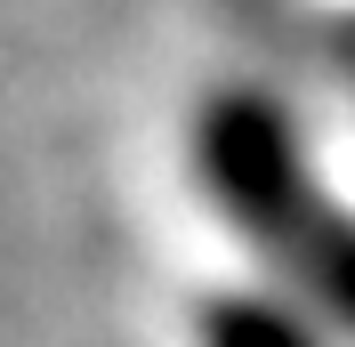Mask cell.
Returning a JSON list of instances; mask_svg holds the SVG:
<instances>
[{"mask_svg": "<svg viewBox=\"0 0 355 347\" xmlns=\"http://www.w3.org/2000/svg\"><path fill=\"white\" fill-rule=\"evenodd\" d=\"M178 162H186L194 202L259 259V275L283 259L291 242L323 218V202H331L299 105H291L283 89H266V81H210L194 105H186Z\"/></svg>", "mask_w": 355, "mask_h": 347, "instance_id": "6da1fadb", "label": "cell"}, {"mask_svg": "<svg viewBox=\"0 0 355 347\" xmlns=\"http://www.w3.org/2000/svg\"><path fill=\"white\" fill-rule=\"evenodd\" d=\"M186 339L194 347H339L331 331H323V315H315L291 282H275V275H234V282L194 291Z\"/></svg>", "mask_w": 355, "mask_h": 347, "instance_id": "7a4b0ae2", "label": "cell"}, {"mask_svg": "<svg viewBox=\"0 0 355 347\" xmlns=\"http://www.w3.org/2000/svg\"><path fill=\"white\" fill-rule=\"evenodd\" d=\"M266 275L291 282V291L323 315V331H331L339 347H355V202L331 194V202H323V218H315V226L291 242Z\"/></svg>", "mask_w": 355, "mask_h": 347, "instance_id": "3957f363", "label": "cell"}]
</instances>
